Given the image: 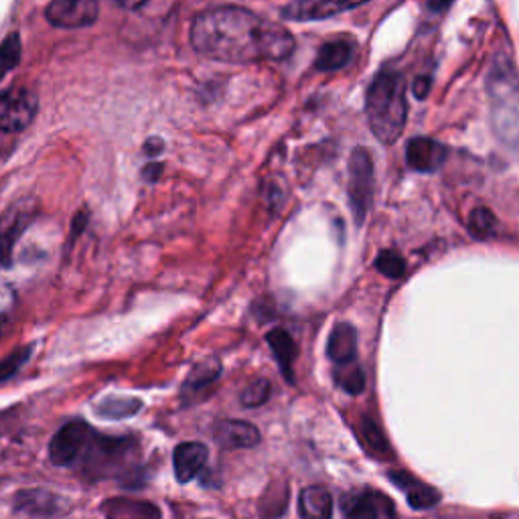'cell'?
Listing matches in <instances>:
<instances>
[{
	"instance_id": "6da1fadb",
	"label": "cell",
	"mask_w": 519,
	"mask_h": 519,
	"mask_svg": "<svg viewBox=\"0 0 519 519\" xmlns=\"http://www.w3.org/2000/svg\"><path fill=\"white\" fill-rule=\"evenodd\" d=\"M193 49L213 61L260 63L292 55L294 37L250 9L221 5L199 13L191 25Z\"/></svg>"
},
{
	"instance_id": "7a4b0ae2",
	"label": "cell",
	"mask_w": 519,
	"mask_h": 519,
	"mask_svg": "<svg viewBox=\"0 0 519 519\" xmlns=\"http://www.w3.org/2000/svg\"><path fill=\"white\" fill-rule=\"evenodd\" d=\"M365 114L369 130L382 144L392 146L402 136L408 102L406 80L400 71L384 69L372 80L365 94Z\"/></svg>"
},
{
	"instance_id": "3957f363",
	"label": "cell",
	"mask_w": 519,
	"mask_h": 519,
	"mask_svg": "<svg viewBox=\"0 0 519 519\" xmlns=\"http://www.w3.org/2000/svg\"><path fill=\"white\" fill-rule=\"evenodd\" d=\"M491 98V118L497 136L509 146L517 144V71L513 59L501 51L491 65L487 78Z\"/></svg>"
},
{
	"instance_id": "277c9868",
	"label": "cell",
	"mask_w": 519,
	"mask_h": 519,
	"mask_svg": "<svg viewBox=\"0 0 519 519\" xmlns=\"http://www.w3.org/2000/svg\"><path fill=\"white\" fill-rule=\"evenodd\" d=\"M374 161L365 148H355L349 159V203L355 224L361 226L374 201Z\"/></svg>"
},
{
	"instance_id": "5b68a950",
	"label": "cell",
	"mask_w": 519,
	"mask_h": 519,
	"mask_svg": "<svg viewBox=\"0 0 519 519\" xmlns=\"http://www.w3.org/2000/svg\"><path fill=\"white\" fill-rule=\"evenodd\" d=\"M94 436V428L84 420L67 422L57 430L49 444V457L57 467L78 465Z\"/></svg>"
},
{
	"instance_id": "8992f818",
	"label": "cell",
	"mask_w": 519,
	"mask_h": 519,
	"mask_svg": "<svg viewBox=\"0 0 519 519\" xmlns=\"http://www.w3.org/2000/svg\"><path fill=\"white\" fill-rule=\"evenodd\" d=\"M37 96L29 88L15 86L0 94V130L21 132L29 128L37 114Z\"/></svg>"
},
{
	"instance_id": "52a82bcc",
	"label": "cell",
	"mask_w": 519,
	"mask_h": 519,
	"mask_svg": "<svg viewBox=\"0 0 519 519\" xmlns=\"http://www.w3.org/2000/svg\"><path fill=\"white\" fill-rule=\"evenodd\" d=\"M100 5L96 0H53L45 9V17L59 29H82L98 21Z\"/></svg>"
},
{
	"instance_id": "ba28073f",
	"label": "cell",
	"mask_w": 519,
	"mask_h": 519,
	"mask_svg": "<svg viewBox=\"0 0 519 519\" xmlns=\"http://www.w3.org/2000/svg\"><path fill=\"white\" fill-rule=\"evenodd\" d=\"M33 215H35V211L23 199V201L13 203L3 213V217H0V262H3V266L13 264V250L17 246V240L31 224Z\"/></svg>"
},
{
	"instance_id": "9c48e42d",
	"label": "cell",
	"mask_w": 519,
	"mask_h": 519,
	"mask_svg": "<svg viewBox=\"0 0 519 519\" xmlns=\"http://www.w3.org/2000/svg\"><path fill=\"white\" fill-rule=\"evenodd\" d=\"M365 3H343V0H299L282 7L280 15L288 21H323L347 11H355Z\"/></svg>"
},
{
	"instance_id": "30bf717a",
	"label": "cell",
	"mask_w": 519,
	"mask_h": 519,
	"mask_svg": "<svg viewBox=\"0 0 519 519\" xmlns=\"http://www.w3.org/2000/svg\"><path fill=\"white\" fill-rule=\"evenodd\" d=\"M449 157V148L442 142L426 136H416L406 146V163L412 171L434 173Z\"/></svg>"
},
{
	"instance_id": "8fae6325",
	"label": "cell",
	"mask_w": 519,
	"mask_h": 519,
	"mask_svg": "<svg viewBox=\"0 0 519 519\" xmlns=\"http://www.w3.org/2000/svg\"><path fill=\"white\" fill-rule=\"evenodd\" d=\"M213 438L221 449H254L260 442V430L246 420H219L213 426Z\"/></svg>"
},
{
	"instance_id": "7c38bea8",
	"label": "cell",
	"mask_w": 519,
	"mask_h": 519,
	"mask_svg": "<svg viewBox=\"0 0 519 519\" xmlns=\"http://www.w3.org/2000/svg\"><path fill=\"white\" fill-rule=\"evenodd\" d=\"M388 479L406 495L412 509H430L440 501V491L430 487L428 483L416 479L406 471H390Z\"/></svg>"
},
{
	"instance_id": "4fadbf2b",
	"label": "cell",
	"mask_w": 519,
	"mask_h": 519,
	"mask_svg": "<svg viewBox=\"0 0 519 519\" xmlns=\"http://www.w3.org/2000/svg\"><path fill=\"white\" fill-rule=\"evenodd\" d=\"M209 451L201 442H181L173 453V469L179 483L193 481L205 467Z\"/></svg>"
},
{
	"instance_id": "5bb4252c",
	"label": "cell",
	"mask_w": 519,
	"mask_h": 519,
	"mask_svg": "<svg viewBox=\"0 0 519 519\" xmlns=\"http://www.w3.org/2000/svg\"><path fill=\"white\" fill-rule=\"evenodd\" d=\"M15 509L27 515L35 517H55L63 513L65 503L55 493L43 491V489H27L17 493L15 497Z\"/></svg>"
},
{
	"instance_id": "9a60e30c",
	"label": "cell",
	"mask_w": 519,
	"mask_h": 519,
	"mask_svg": "<svg viewBox=\"0 0 519 519\" xmlns=\"http://www.w3.org/2000/svg\"><path fill=\"white\" fill-rule=\"evenodd\" d=\"M327 357L337 365H349L357 357V333L349 323H339L329 335Z\"/></svg>"
},
{
	"instance_id": "2e32d148",
	"label": "cell",
	"mask_w": 519,
	"mask_h": 519,
	"mask_svg": "<svg viewBox=\"0 0 519 519\" xmlns=\"http://www.w3.org/2000/svg\"><path fill=\"white\" fill-rule=\"evenodd\" d=\"M301 519H331L333 495L323 487H307L299 497Z\"/></svg>"
},
{
	"instance_id": "e0dca14e",
	"label": "cell",
	"mask_w": 519,
	"mask_h": 519,
	"mask_svg": "<svg viewBox=\"0 0 519 519\" xmlns=\"http://www.w3.org/2000/svg\"><path fill=\"white\" fill-rule=\"evenodd\" d=\"M353 59V45L349 41H331L325 43L315 59L317 71H337L349 65Z\"/></svg>"
},
{
	"instance_id": "ac0fdd59",
	"label": "cell",
	"mask_w": 519,
	"mask_h": 519,
	"mask_svg": "<svg viewBox=\"0 0 519 519\" xmlns=\"http://www.w3.org/2000/svg\"><path fill=\"white\" fill-rule=\"evenodd\" d=\"M221 374V365L217 359H205L201 363H197L191 374L183 386V398L187 396H195L199 392H203L205 388H209Z\"/></svg>"
},
{
	"instance_id": "d6986e66",
	"label": "cell",
	"mask_w": 519,
	"mask_h": 519,
	"mask_svg": "<svg viewBox=\"0 0 519 519\" xmlns=\"http://www.w3.org/2000/svg\"><path fill=\"white\" fill-rule=\"evenodd\" d=\"M266 341H268L270 349L276 355V361H278V365L282 369L284 378L288 382H292L290 374H292V363H294V357H296V345H294L292 337L284 329H272L266 335Z\"/></svg>"
},
{
	"instance_id": "ffe728a7",
	"label": "cell",
	"mask_w": 519,
	"mask_h": 519,
	"mask_svg": "<svg viewBox=\"0 0 519 519\" xmlns=\"http://www.w3.org/2000/svg\"><path fill=\"white\" fill-rule=\"evenodd\" d=\"M110 507L108 519H161V511L153 503L116 499Z\"/></svg>"
},
{
	"instance_id": "44dd1931",
	"label": "cell",
	"mask_w": 519,
	"mask_h": 519,
	"mask_svg": "<svg viewBox=\"0 0 519 519\" xmlns=\"http://www.w3.org/2000/svg\"><path fill=\"white\" fill-rule=\"evenodd\" d=\"M142 408V402L138 398H120V396H112L102 400L96 406V412L102 418L108 420H122V418H130L134 414H138Z\"/></svg>"
},
{
	"instance_id": "7402d4cb",
	"label": "cell",
	"mask_w": 519,
	"mask_h": 519,
	"mask_svg": "<svg viewBox=\"0 0 519 519\" xmlns=\"http://www.w3.org/2000/svg\"><path fill=\"white\" fill-rule=\"evenodd\" d=\"M361 438H363L365 449L372 453V457L388 459L392 455V449H390V444H388L384 432L380 430V426L374 420H369V418L363 420V424H361Z\"/></svg>"
},
{
	"instance_id": "603a6c76",
	"label": "cell",
	"mask_w": 519,
	"mask_h": 519,
	"mask_svg": "<svg viewBox=\"0 0 519 519\" xmlns=\"http://www.w3.org/2000/svg\"><path fill=\"white\" fill-rule=\"evenodd\" d=\"M333 378H335V384L349 396H357L365 390V374L355 363L337 365Z\"/></svg>"
},
{
	"instance_id": "cb8c5ba5",
	"label": "cell",
	"mask_w": 519,
	"mask_h": 519,
	"mask_svg": "<svg viewBox=\"0 0 519 519\" xmlns=\"http://www.w3.org/2000/svg\"><path fill=\"white\" fill-rule=\"evenodd\" d=\"M497 217L493 215L491 209L487 207H477L475 211H471L469 217V232L477 238V240H489L497 234Z\"/></svg>"
},
{
	"instance_id": "d4e9b609",
	"label": "cell",
	"mask_w": 519,
	"mask_h": 519,
	"mask_svg": "<svg viewBox=\"0 0 519 519\" xmlns=\"http://www.w3.org/2000/svg\"><path fill=\"white\" fill-rule=\"evenodd\" d=\"M21 37L19 33H11L3 43H0V80L7 78L9 73L21 61Z\"/></svg>"
},
{
	"instance_id": "484cf974",
	"label": "cell",
	"mask_w": 519,
	"mask_h": 519,
	"mask_svg": "<svg viewBox=\"0 0 519 519\" xmlns=\"http://www.w3.org/2000/svg\"><path fill=\"white\" fill-rule=\"evenodd\" d=\"M380 493H369L357 497L345 513V519H380V507L378 503Z\"/></svg>"
},
{
	"instance_id": "4316f807",
	"label": "cell",
	"mask_w": 519,
	"mask_h": 519,
	"mask_svg": "<svg viewBox=\"0 0 519 519\" xmlns=\"http://www.w3.org/2000/svg\"><path fill=\"white\" fill-rule=\"evenodd\" d=\"M272 396V386L268 380H256L252 382L242 394H240V402L244 408H258L264 406Z\"/></svg>"
},
{
	"instance_id": "83f0119b",
	"label": "cell",
	"mask_w": 519,
	"mask_h": 519,
	"mask_svg": "<svg viewBox=\"0 0 519 519\" xmlns=\"http://www.w3.org/2000/svg\"><path fill=\"white\" fill-rule=\"evenodd\" d=\"M376 270L388 278H402L406 272V262L402 260L400 254L392 250H384L376 260Z\"/></svg>"
},
{
	"instance_id": "f1b7e54d",
	"label": "cell",
	"mask_w": 519,
	"mask_h": 519,
	"mask_svg": "<svg viewBox=\"0 0 519 519\" xmlns=\"http://www.w3.org/2000/svg\"><path fill=\"white\" fill-rule=\"evenodd\" d=\"M31 351H33V347H25V349H19V351L7 355L5 359H0V382L13 378L19 372V369L27 363Z\"/></svg>"
},
{
	"instance_id": "f546056e",
	"label": "cell",
	"mask_w": 519,
	"mask_h": 519,
	"mask_svg": "<svg viewBox=\"0 0 519 519\" xmlns=\"http://www.w3.org/2000/svg\"><path fill=\"white\" fill-rule=\"evenodd\" d=\"M163 151H165V142H163V138H159V136H151V138H146V140H144V153H146L148 157H159Z\"/></svg>"
},
{
	"instance_id": "4dcf8cb0",
	"label": "cell",
	"mask_w": 519,
	"mask_h": 519,
	"mask_svg": "<svg viewBox=\"0 0 519 519\" xmlns=\"http://www.w3.org/2000/svg\"><path fill=\"white\" fill-rule=\"evenodd\" d=\"M430 86H432L430 78H422V76L416 78L414 84H412V94H414V98L426 100V96L430 94Z\"/></svg>"
},
{
	"instance_id": "1f68e13d",
	"label": "cell",
	"mask_w": 519,
	"mask_h": 519,
	"mask_svg": "<svg viewBox=\"0 0 519 519\" xmlns=\"http://www.w3.org/2000/svg\"><path fill=\"white\" fill-rule=\"evenodd\" d=\"M161 173H163V165H159V163H153L151 167H146V169L142 171V175H144L148 181H153V183L161 177Z\"/></svg>"
},
{
	"instance_id": "d6a6232c",
	"label": "cell",
	"mask_w": 519,
	"mask_h": 519,
	"mask_svg": "<svg viewBox=\"0 0 519 519\" xmlns=\"http://www.w3.org/2000/svg\"><path fill=\"white\" fill-rule=\"evenodd\" d=\"M120 7L128 9V11H136V9H142L146 3H118Z\"/></svg>"
},
{
	"instance_id": "836d02e7",
	"label": "cell",
	"mask_w": 519,
	"mask_h": 519,
	"mask_svg": "<svg viewBox=\"0 0 519 519\" xmlns=\"http://www.w3.org/2000/svg\"><path fill=\"white\" fill-rule=\"evenodd\" d=\"M428 7H430L432 11H444V9H449L451 5H449V3H444V5H434V3H430Z\"/></svg>"
}]
</instances>
